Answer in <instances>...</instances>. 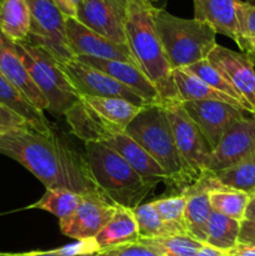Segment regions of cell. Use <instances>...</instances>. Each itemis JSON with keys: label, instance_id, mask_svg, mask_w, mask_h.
I'll list each match as a JSON object with an SVG mask.
<instances>
[{"label": "cell", "instance_id": "cell-36", "mask_svg": "<svg viewBox=\"0 0 255 256\" xmlns=\"http://www.w3.org/2000/svg\"><path fill=\"white\" fill-rule=\"evenodd\" d=\"M56 254L62 256H88V255H95L100 252L99 246H98L95 239H84V240H76L75 242L65 246L59 248V249L54 250Z\"/></svg>", "mask_w": 255, "mask_h": 256}, {"label": "cell", "instance_id": "cell-45", "mask_svg": "<svg viewBox=\"0 0 255 256\" xmlns=\"http://www.w3.org/2000/svg\"><path fill=\"white\" fill-rule=\"evenodd\" d=\"M245 219L255 220V194L250 199L249 205H248L246 212H245Z\"/></svg>", "mask_w": 255, "mask_h": 256}, {"label": "cell", "instance_id": "cell-32", "mask_svg": "<svg viewBox=\"0 0 255 256\" xmlns=\"http://www.w3.org/2000/svg\"><path fill=\"white\" fill-rule=\"evenodd\" d=\"M152 204L170 234H188L185 226L186 198L182 192L172 196L156 199L152 202Z\"/></svg>", "mask_w": 255, "mask_h": 256}, {"label": "cell", "instance_id": "cell-18", "mask_svg": "<svg viewBox=\"0 0 255 256\" xmlns=\"http://www.w3.org/2000/svg\"><path fill=\"white\" fill-rule=\"evenodd\" d=\"M70 130L78 139L86 142H105L125 129L112 124L98 114L80 98L64 114Z\"/></svg>", "mask_w": 255, "mask_h": 256}, {"label": "cell", "instance_id": "cell-14", "mask_svg": "<svg viewBox=\"0 0 255 256\" xmlns=\"http://www.w3.org/2000/svg\"><path fill=\"white\" fill-rule=\"evenodd\" d=\"M208 60L255 110V69L249 55L216 44Z\"/></svg>", "mask_w": 255, "mask_h": 256}, {"label": "cell", "instance_id": "cell-37", "mask_svg": "<svg viewBox=\"0 0 255 256\" xmlns=\"http://www.w3.org/2000/svg\"><path fill=\"white\" fill-rule=\"evenodd\" d=\"M95 256H159L142 242H132V244L120 245L112 249L102 250Z\"/></svg>", "mask_w": 255, "mask_h": 256}, {"label": "cell", "instance_id": "cell-48", "mask_svg": "<svg viewBox=\"0 0 255 256\" xmlns=\"http://www.w3.org/2000/svg\"><path fill=\"white\" fill-rule=\"evenodd\" d=\"M150 2H152V0H150Z\"/></svg>", "mask_w": 255, "mask_h": 256}, {"label": "cell", "instance_id": "cell-26", "mask_svg": "<svg viewBox=\"0 0 255 256\" xmlns=\"http://www.w3.org/2000/svg\"><path fill=\"white\" fill-rule=\"evenodd\" d=\"M82 99L88 105H90L98 114L122 129H126L128 125L142 109V106H138L119 98L82 96Z\"/></svg>", "mask_w": 255, "mask_h": 256}, {"label": "cell", "instance_id": "cell-15", "mask_svg": "<svg viewBox=\"0 0 255 256\" xmlns=\"http://www.w3.org/2000/svg\"><path fill=\"white\" fill-rule=\"evenodd\" d=\"M219 184L214 174L205 172L195 182L182 190L186 198L185 206V226L190 236L205 244L206 226L212 212L209 199V190Z\"/></svg>", "mask_w": 255, "mask_h": 256}, {"label": "cell", "instance_id": "cell-46", "mask_svg": "<svg viewBox=\"0 0 255 256\" xmlns=\"http://www.w3.org/2000/svg\"><path fill=\"white\" fill-rule=\"evenodd\" d=\"M106 2H109L110 4H112L114 6H116L118 9H120L122 12H125V10H126V2H128V0H106Z\"/></svg>", "mask_w": 255, "mask_h": 256}, {"label": "cell", "instance_id": "cell-1", "mask_svg": "<svg viewBox=\"0 0 255 256\" xmlns=\"http://www.w3.org/2000/svg\"><path fill=\"white\" fill-rule=\"evenodd\" d=\"M0 154L29 170L46 189H68L80 195L100 192L92 182L85 156L55 136L30 128L0 134Z\"/></svg>", "mask_w": 255, "mask_h": 256}, {"label": "cell", "instance_id": "cell-34", "mask_svg": "<svg viewBox=\"0 0 255 256\" xmlns=\"http://www.w3.org/2000/svg\"><path fill=\"white\" fill-rule=\"evenodd\" d=\"M132 212H134L135 220H136L140 239H155V238L172 235L166 226L162 224V219L158 215L152 202L138 205L136 208L132 209Z\"/></svg>", "mask_w": 255, "mask_h": 256}, {"label": "cell", "instance_id": "cell-10", "mask_svg": "<svg viewBox=\"0 0 255 256\" xmlns=\"http://www.w3.org/2000/svg\"><path fill=\"white\" fill-rule=\"evenodd\" d=\"M115 205L102 192L82 195L74 212L59 220L60 232L75 240L92 239L114 214Z\"/></svg>", "mask_w": 255, "mask_h": 256}, {"label": "cell", "instance_id": "cell-23", "mask_svg": "<svg viewBox=\"0 0 255 256\" xmlns=\"http://www.w3.org/2000/svg\"><path fill=\"white\" fill-rule=\"evenodd\" d=\"M0 104L26 120L35 132L46 135V136L54 134L49 120L44 115V112L38 109L2 72H0Z\"/></svg>", "mask_w": 255, "mask_h": 256}, {"label": "cell", "instance_id": "cell-38", "mask_svg": "<svg viewBox=\"0 0 255 256\" xmlns=\"http://www.w3.org/2000/svg\"><path fill=\"white\" fill-rule=\"evenodd\" d=\"M19 128H30V129H32L26 120L22 119L20 115H18L12 110L8 109L6 106L0 104V129L9 130L19 129Z\"/></svg>", "mask_w": 255, "mask_h": 256}, {"label": "cell", "instance_id": "cell-29", "mask_svg": "<svg viewBox=\"0 0 255 256\" xmlns=\"http://www.w3.org/2000/svg\"><path fill=\"white\" fill-rule=\"evenodd\" d=\"M185 70H188L189 72H192V75H195L196 78H199L200 80H202L204 82H206L209 86H212V89L218 90V92H222V94L228 95V96L232 98V99L236 100L240 104V106L245 110L249 114L254 115L255 110L242 95L238 92V90L235 89L232 85V82L216 69V68L212 66L210 64V62L208 59L202 60V62H198L195 64L190 65V66L184 68Z\"/></svg>", "mask_w": 255, "mask_h": 256}, {"label": "cell", "instance_id": "cell-17", "mask_svg": "<svg viewBox=\"0 0 255 256\" xmlns=\"http://www.w3.org/2000/svg\"><path fill=\"white\" fill-rule=\"evenodd\" d=\"M75 59L114 78L120 84L139 95L149 105L162 104L158 90L136 65L120 60L95 59L89 56H75Z\"/></svg>", "mask_w": 255, "mask_h": 256}, {"label": "cell", "instance_id": "cell-39", "mask_svg": "<svg viewBox=\"0 0 255 256\" xmlns=\"http://www.w3.org/2000/svg\"><path fill=\"white\" fill-rule=\"evenodd\" d=\"M239 242L255 246V220L244 219L240 222Z\"/></svg>", "mask_w": 255, "mask_h": 256}, {"label": "cell", "instance_id": "cell-11", "mask_svg": "<svg viewBox=\"0 0 255 256\" xmlns=\"http://www.w3.org/2000/svg\"><path fill=\"white\" fill-rule=\"evenodd\" d=\"M180 104L202 132L212 150L216 148L226 130L246 112L226 102L212 100L180 102Z\"/></svg>", "mask_w": 255, "mask_h": 256}, {"label": "cell", "instance_id": "cell-7", "mask_svg": "<svg viewBox=\"0 0 255 256\" xmlns=\"http://www.w3.org/2000/svg\"><path fill=\"white\" fill-rule=\"evenodd\" d=\"M32 15L26 42L49 52L59 62L74 59L65 35V18L52 0H25Z\"/></svg>", "mask_w": 255, "mask_h": 256}, {"label": "cell", "instance_id": "cell-28", "mask_svg": "<svg viewBox=\"0 0 255 256\" xmlns=\"http://www.w3.org/2000/svg\"><path fill=\"white\" fill-rule=\"evenodd\" d=\"M240 222L212 210L206 226L205 244L222 252H229L239 242Z\"/></svg>", "mask_w": 255, "mask_h": 256}, {"label": "cell", "instance_id": "cell-33", "mask_svg": "<svg viewBox=\"0 0 255 256\" xmlns=\"http://www.w3.org/2000/svg\"><path fill=\"white\" fill-rule=\"evenodd\" d=\"M82 195L68 189H46L42 199L30 208L44 210L55 215L59 220L69 216L82 202Z\"/></svg>", "mask_w": 255, "mask_h": 256}, {"label": "cell", "instance_id": "cell-19", "mask_svg": "<svg viewBox=\"0 0 255 256\" xmlns=\"http://www.w3.org/2000/svg\"><path fill=\"white\" fill-rule=\"evenodd\" d=\"M194 19L206 22L216 34L230 38L242 49L238 10L242 0H192Z\"/></svg>", "mask_w": 255, "mask_h": 256}, {"label": "cell", "instance_id": "cell-25", "mask_svg": "<svg viewBox=\"0 0 255 256\" xmlns=\"http://www.w3.org/2000/svg\"><path fill=\"white\" fill-rule=\"evenodd\" d=\"M175 86L178 89L180 102H194V100H212V102H222L226 104L236 106L244 110L240 106L239 102L232 98L212 89V86L200 80L192 72L185 69H176L172 72ZM245 112V110H244Z\"/></svg>", "mask_w": 255, "mask_h": 256}, {"label": "cell", "instance_id": "cell-12", "mask_svg": "<svg viewBox=\"0 0 255 256\" xmlns=\"http://www.w3.org/2000/svg\"><path fill=\"white\" fill-rule=\"evenodd\" d=\"M255 152V114L242 118L222 135L215 149L212 150L206 172L215 174L228 169Z\"/></svg>", "mask_w": 255, "mask_h": 256}, {"label": "cell", "instance_id": "cell-47", "mask_svg": "<svg viewBox=\"0 0 255 256\" xmlns=\"http://www.w3.org/2000/svg\"><path fill=\"white\" fill-rule=\"evenodd\" d=\"M5 132L4 129H0V134H2V132Z\"/></svg>", "mask_w": 255, "mask_h": 256}, {"label": "cell", "instance_id": "cell-4", "mask_svg": "<svg viewBox=\"0 0 255 256\" xmlns=\"http://www.w3.org/2000/svg\"><path fill=\"white\" fill-rule=\"evenodd\" d=\"M84 156L92 182L114 205L132 210L154 189L115 150L102 142H86Z\"/></svg>", "mask_w": 255, "mask_h": 256}, {"label": "cell", "instance_id": "cell-21", "mask_svg": "<svg viewBox=\"0 0 255 256\" xmlns=\"http://www.w3.org/2000/svg\"><path fill=\"white\" fill-rule=\"evenodd\" d=\"M0 72L22 92L35 106L44 112L48 102L25 69L15 48V42L0 32Z\"/></svg>", "mask_w": 255, "mask_h": 256}, {"label": "cell", "instance_id": "cell-27", "mask_svg": "<svg viewBox=\"0 0 255 256\" xmlns=\"http://www.w3.org/2000/svg\"><path fill=\"white\" fill-rule=\"evenodd\" d=\"M209 199L214 212L242 222L245 219L252 195L218 184L209 190Z\"/></svg>", "mask_w": 255, "mask_h": 256}, {"label": "cell", "instance_id": "cell-35", "mask_svg": "<svg viewBox=\"0 0 255 256\" xmlns=\"http://www.w3.org/2000/svg\"><path fill=\"white\" fill-rule=\"evenodd\" d=\"M238 19H239L240 34H242V45H244L245 40L255 39V4L249 2H240Z\"/></svg>", "mask_w": 255, "mask_h": 256}, {"label": "cell", "instance_id": "cell-3", "mask_svg": "<svg viewBox=\"0 0 255 256\" xmlns=\"http://www.w3.org/2000/svg\"><path fill=\"white\" fill-rule=\"evenodd\" d=\"M125 132L162 166L169 182L184 190L196 182L180 156L165 105L152 104L142 108Z\"/></svg>", "mask_w": 255, "mask_h": 256}, {"label": "cell", "instance_id": "cell-43", "mask_svg": "<svg viewBox=\"0 0 255 256\" xmlns=\"http://www.w3.org/2000/svg\"><path fill=\"white\" fill-rule=\"evenodd\" d=\"M0 256H62L54 252H0ZM88 256H95V255H88Z\"/></svg>", "mask_w": 255, "mask_h": 256}, {"label": "cell", "instance_id": "cell-22", "mask_svg": "<svg viewBox=\"0 0 255 256\" xmlns=\"http://www.w3.org/2000/svg\"><path fill=\"white\" fill-rule=\"evenodd\" d=\"M100 252L139 242V232L132 209L115 205L114 214L94 238Z\"/></svg>", "mask_w": 255, "mask_h": 256}, {"label": "cell", "instance_id": "cell-40", "mask_svg": "<svg viewBox=\"0 0 255 256\" xmlns=\"http://www.w3.org/2000/svg\"><path fill=\"white\" fill-rule=\"evenodd\" d=\"M59 12H62L65 19L68 18H76L78 8L82 0H52Z\"/></svg>", "mask_w": 255, "mask_h": 256}, {"label": "cell", "instance_id": "cell-9", "mask_svg": "<svg viewBox=\"0 0 255 256\" xmlns=\"http://www.w3.org/2000/svg\"><path fill=\"white\" fill-rule=\"evenodd\" d=\"M60 68L72 82L79 98H119L138 106L144 108L149 105L139 95L120 84L114 78L79 62L75 58L66 62H60Z\"/></svg>", "mask_w": 255, "mask_h": 256}, {"label": "cell", "instance_id": "cell-31", "mask_svg": "<svg viewBox=\"0 0 255 256\" xmlns=\"http://www.w3.org/2000/svg\"><path fill=\"white\" fill-rule=\"evenodd\" d=\"M144 244L159 256H194L202 246V242H198L189 234H174L155 239H140Z\"/></svg>", "mask_w": 255, "mask_h": 256}, {"label": "cell", "instance_id": "cell-13", "mask_svg": "<svg viewBox=\"0 0 255 256\" xmlns=\"http://www.w3.org/2000/svg\"><path fill=\"white\" fill-rule=\"evenodd\" d=\"M65 35L74 56L120 60L136 65L128 45L118 44L82 25L75 18L65 19Z\"/></svg>", "mask_w": 255, "mask_h": 256}, {"label": "cell", "instance_id": "cell-24", "mask_svg": "<svg viewBox=\"0 0 255 256\" xmlns=\"http://www.w3.org/2000/svg\"><path fill=\"white\" fill-rule=\"evenodd\" d=\"M32 15L25 0H0V32L14 42H26Z\"/></svg>", "mask_w": 255, "mask_h": 256}, {"label": "cell", "instance_id": "cell-2", "mask_svg": "<svg viewBox=\"0 0 255 256\" xmlns=\"http://www.w3.org/2000/svg\"><path fill=\"white\" fill-rule=\"evenodd\" d=\"M156 8L150 0H128L125 10L126 45L136 66L159 92L162 105L180 102L172 72L155 25Z\"/></svg>", "mask_w": 255, "mask_h": 256}, {"label": "cell", "instance_id": "cell-42", "mask_svg": "<svg viewBox=\"0 0 255 256\" xmlns=\"http://www.w3.org/2000/svg\"><path fill=\"white\" fill-rule=\"evenodd\" d=\"M194 256H228V252L216 249L214 246H210L208 244H202V246L198 250V252Z\"/></svg>", "mask_w": 255, "mask_h": 256}, {"label": "cell", "instance_id": "cell-44", "mask_svg": "<svg viewBox=\"0 0 255 256\" xmlns=\"http://www.w3.org/2000/svg\"><path fill=\"white\" fill-rule=\"evenodd\" d=\"M242 52L250 56V59L255 60V39L245 40L242 45Z\"/></svg>", "mask_w": 255, "mask_h": 256}, {"label": "cell", "instance_id": "cell-41", "mask_svg": "<svg viewBox=\"0 0 255 256\" xmlns=\"http://www.w3.org/2000/svg\"><path fill=\"white\" fill-rule=\"evenodd\" d=\"M228 256H255V246L238 242L232 249L228 252Z\"/></svg>", "mask_w": 255, "mask_h": 256}, {"label": "cell", "instance_id": "cell-20", "mask_svg": "<svg viewBox=\"0 0 255 256\" xmlns=\"http://www.w3.org/2000/svg\"><path fill=\"white\" fill-rule=\"evenodd\" d=\"M102 144L115 150L146 184L155 188L159 182H169L162 166L125 132H118Z\"/></svg>", "mask_w": 255, "mask_h": 256}, {"label": "cell", "instance_id": "cell-8", "mask_svg": "<svg viewBox=\"0 0 255 256\" xmlns=\"http://www.w3.org/2000/svg\"><path fill=\"white\" fill-rule=\"evenodd\" d=\"M165 110L180 156L198 180L200 175L206 172L212 148L199 128L182 109L180 102L165 105Z\"/></svg>", "mask_w": 255, "mask_h": 256}, {"label": "cell", "instance_id": "cell-16", "mask_svg": "<svg viewBox=\"0 0 255 256\" xmlns=\"http://www.w3.org/2000/svg\"><path fill=\"white\" fill-rule=\"evenodd\" d=\"M75 19L102 36L126 45L125 12L106 0H82Z\"/></svg>", "mask_w": 255, "mask_h": 256}, {"label": "cell", "instance_id": "cell-5", "mask_svg": "<svg viewBox=\"0 0 255 256\" xmlns=\"http://www.w3.org/2000/svg\"><path fill=\"white\" fill-rule=\"evenodd\" d=\"M155 25L172 70L208 59L216 46V32L206 22L175 16L162 8L155 10Z\"/></svg>", "mask_w": 255, "mask_h": 256}, {"label": "cell", "instance_id": "cell-30", "mask_svg": "<svg viewBox=\"0 0 255 256\" xmlns=\"http://www.w3.org/2000/svg\"><path fill=\"white\" fill-rule=\"evenodd\" d=\"M214 175L222 186L252 196L255 194V152Z\"/></svg>", "mask_w": 255, "mask_h": 256}, {"label": "cell", "instance_id": "cell-6", "mask_svg": "<svg viewBox=\"0 0 255 256\" xmlns=\"http://www.w3.org/2000/svg\"><path fill=\"white\" fill-rule=\"evenodd\" d=\"M15 48L38 89L48 102V112L62 116L80 99L60 68V62L42 48L29 42H15Z\"/></svg>", "mask_w": 255, "mask_h": 256}]
</instances>
